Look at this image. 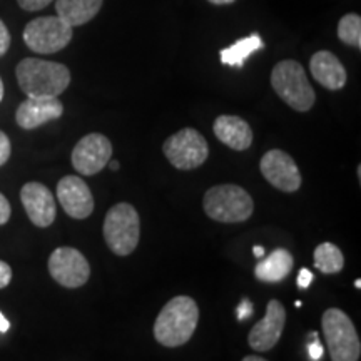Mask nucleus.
<instances>
[{
  "instance_id": "412c9836",
  "label": "nucleus",
  "mask_w": 361,
  "mask_h": 361,
  "mask_svg": "<svg viewBox=\"0 0 361 361\" xmlns=\"http://www.w3.org/2000/svg\"><path fill=\"white\" fill-rule=\"evenodd\" d=\"M313 258L316 269L322 271L324 274L340 273L343 266H345V258H343L341 250L336 245H333V243H322L314 250Z\"/></svg>"
},
{
  "instance_id": "9d476101",
  "label": "nucleus",
  "mask_w": 361,
  "mask_h": 361,
  "mask_svg": "<svg viewBox=\"0 0 361 361\" xmlns=\"http://www.w3.org/2000/svg\"><path fill=\"white\" fill-rule=\"evenodd\" d=\"M112 156V144L104 134L84 135L72 151V166L82 176H94L106 168Z\"/></svg>"
},
{
  "instance_id": "aec40b11",
  "label": "nucleus",
  "mask_w": 361,
  "mask_h": 361,
  "mask_svg": "<svg viewBox=\"0 0 361 361\" xmlns=\"http://www.w3.org/2000/svg\"><path fill=\"white\" fill-rule=\"evenodd\" d=\"M263 47H264L263 39H261L259 34L255 32L247 35V37L236 40V42L229 45V47L223 49V51L219 52L221 62L229 67H243L245 66L246 59L250 57L251 54H255L256 51H259V49Z\"/></svg>"
},
{
  "instance_id": "f704fd0d",
  "label": "nucleus",
  "mask_w": 361,
  "mask_h": 361,
  "mask_svg": "<svg viewBox=\"0 0 361 361\" xmlns=\"http://www.w3.org/2000/svg\"><path fill=\"white\" fill-rule=\"evenodd\" d=\"M107 166H109L112 171H117L119 169V161H109L107 162Z\"/></svg>"
},
{
  "instance_id": "423d86ee",
  "label": "nucleus",
  "mask_w": 361,
  "mask_h": 361,
  "mask_svg": "<svg viewBox=\"0 0 361 361\" xmlns=\"http://www.w3.org/2000/svg\"><path fill=\"white\" fill-rule=\"evenodd\" d=\"M141 236L139 214L133 204L119 202L112 206L104 221V239L117 256H129L137 247Z\"/></svg>"
},
{
  "instance_id": "c756f323",
  "label": "nucleus",
  "mask_w": 361,
  "mask_h": 361,
  "mask_svg": "<svg viewBox=\"0 0 361 361\" xmlns=\"http://www.w3.org/2000/svg\"><path fill=\"white\" fill-rule=\"evenodd\" d=\"M313 279H314V276H313V273H311L310 269H306V268L300 269V274H298V286L306 290V288L310 286Z\"/></svg>"
},
{
  "instance_id": "5701e85b",
  "label": "nucleus",
  "mask_w": 361,
  "mask_h": 361,
  "mask_svg": "<svg viewBox=\"0 0 361 361\" xmlns=\"http://www.w3.org/2000/svg\"><path fill=\"white\" fill-rule=\"evenodd\" d=\"M308 350H310V358L313 361L322 360L323 356V346L318 340V333H310V341H308Z\"/></svg>"
},
{
  "instance_id": "b1692460",
  "label": "nucleus",
  "mask_w": 361,
  "mask_h": 361,
  "mask_svg": "<svg viewBox=\"0 0 361 361\" xmlns=\"http://www.w3.org/2000/svg\"><path fill=\"white\" fill-rule=\"evenodd\" d=\"M52 0H17V4H19L20 8H24L27 12H37V11H42L51 4Z\"/></svg>"
},
{
  "instance_id": "ddd939ff",
  "label": "nucleus",
  "mask_w": 361,
  "mask_h": 361,
  "mask_svg": "<svg viewBox=\"0 0 361 361\" xmlns=\"http://www.w3.org/2000/svg\"><path fill=\"white\" fill-rule=\"evenodd\" d=\"M57 200L71 218L85 219L94 211V197L87 184L78 176H66L57 183Z\"/></svg>"
},
{
  "instance_id": "6e6552de",
  "label": "nucleus",
  "mask_w": 361,
  "mask_h": 361,
  "mask_svg": "<svg viewBox=\"0 0 361 361\" xmlns=\"http://www.w3.org/2000/svg\"><path fill=\"white\" fill-rule=\"evenodd\" d=\"M162 151L171 164L180 171L200 168L209 156V147H207L204 135L191 128L180 129L179 133L168 137Z\"/></svg>"
},
{
  "instance_id": "393cba45",
  "label": "nucleus",
  "mask_w": 361,
  "mask_h": 361,
  "mask_svg": "<svg viewBox=\"0 0 361 361\" xmlns=\"http://www.w3.org/2000/svg\"><path fill=\"white\" fill-rule=\"evenodd\" d=\"M11 152H12L11 141H8L7 134L0 130V166H4L8 161V157H11Z\"/></svg>"
},
{
  "instance_id": "2eb2a0df",
  "label": "nucleus",
  "mask_w": 361,
  "mask_h": 361,
  "mask_svg": "<svg viewBox=\"0 0 361 361\" xmlns=\"http://www.w3.org/2000/svg\"><path fill=\"white\" fill-rule=\"evenodd\" d=\"M64 114V106L59 97H27L17 107L16 121L22 129H35L56 121Z\"/></svg>"
},
{
  "instance_id": "7ed1b4c3",
  "label": "nucleus",
  "mask_w": 361,
  "mask_h": 361,
  "mask_svg": "<svg viewBox=\"0 0 361 361\" xmlns=\"http://www.w3.org/2000/svg\"><path fill=\"white\" fill-rule=\"evenodd\" d=\"M271 85L284 104L298 112H308L314 106L316 94L303 66L296 61H281L271 71Z\"/></svg>"
},
{
  "instance_id": "c85d7f7f",
  "label": "nucleus",
  "mask_w": 361,
  "mask_h": 361,
  "mask_svg": "<svg viewBox=\"0 0 361 361\" xmlns=\"http://www.w3.org/2000/svg\"><path fill=\"white\" fill-rule=\"evenodd\" d=\"M236 313H238V319H239V322H243V319L250 318V316L252 314V305H251V301H250V300H243L241 303H239V306H238Z\"/></svg>"
},
{
  "instance_id": "20e7f679",
  "label": "nucleus",
  "mask_w": 361,
  "mask_h": 361,
  "mask_svg": "<svg viewBox=\"0 0 361 361\" xmlns=\"http://www.w3.org/2000/svg\"><path fill=\"white\" fill-rule=\"evenodd\" d=\"M204 213L219 223H243L255 211L252 197L243 188L234 184H221L204 194Z\"/></svg>"
},
{
  "instance_id": "0eeeda50",
  "label": "nucleus",
  "mask_w": 361,
  "mask_h": 361,
  "mask_svg": "<svg viewBox=\"0 0 361 361\" xmlns=\"http://www.w3.org/2000/svg\"><path fill=\"white\" fill-rule=\"evenodd\" d=\"M72 40V27L61 17L47 16L30 20L24 29V42L37 54H56Z\"/></svg>"
},
{
  "instance_id": "9b49d317",
  "label": "nucleus",
  "mask_w": 361,
  "mask_h": 361,
  "mask_svg": "<svg viewBox=\"0 0 361 361\" xmlns=\"http://www.w3.org/2000/svg\"><path fill=\"white\" fill-rule=\"evenodd\" d=\"M259 169L271 186L279 191L295 192L301 188V174L295 159L281 149H271L266 152L261 157Z\"/></svg>"
},
{
  "instance_id": "7c9ffc66",
  "label": "nucleus",
  "mask_w": 361,
  "mask_h": 361,
  "mask_svg": "<svg viewBox=\"0 0 361 361\" xmlns=\"http://www.w3.org/2000/svg\"><path fill=\"white\" fill-rule=\"evenodd\" d=\"M8 328H11V323H8V319L0 313V333H7Z\"/></svg>"
},
{
  "instance_id": "f03ea898",
  "label": "nucleus",
  "mask_w": 361,
  "mask_h": 361,
  "mask_svg": "<svg viewBox=\"0 0 361 361\" xmlns=\"http://www.w3.org/2000/svg\"><path fill=\"white\" fill-rule=\"evenodd\" d=\"M16 75L27 97H59L71 84V71L64 64L35 57L20 61Z\"/></svg>"
},
{
  "instance_id": "72a5a7b5",
  "label": "nucleus",
  "mask_w": 361,
  "mask_h": 361,
  "mask_svg": "<svg viewBox=\"0 0 361 361\" xmlns=\"http://www.w3.org/2000/svg\"><path fill=\"white\" fill-rule=\"evenodd\" d=\"M243 361H268L264 358H261V356H256V355H251V356H246V358H243Z\"/></svg>"
},
{
  "instance_id": "f3484780",
  "label": "nucleus",
  "mask_w": 361,
  "mask_h": 361,
  "mask_svg": "<svg viewBox=\"0 0 361 361\" xmlns=\"http://www.w3.org/2000/svg\"><path fill=\"white\" fill-rule=\"evenodd\" d=\"M214 135L234 151H246L252 144V130L245 119L238 116H219L213 126Z\"/></svg>"
},
{
  "instance_id": "4468645a",
  "label": "nucleus",
  "mask_w": 361,
  "mask_h": 361,
  "mask_svg": "<svg viewBox=\"0 0 361 361\" xmlns=\"http://www.w3.org/2000/svg\"><path fill=\"white\" fill-rule=\"evenodd\" d=\"M20 201L29 219L39 228H49L56 219V200H54V194L44 184L27 183L20 189Z\"/></svg>"
},
{
  "instance_id": "4be33fe9",
  "label": "nucleus",
  "mask_w": 361,
  "mask_h": 361,
  "mask_svg": "<svg viewBox=\"0 0 361 361\" xmlns=\"http://www.w3.org/2000/svg\"><path fill=\"white\" fill-rule=\"evenodd\" d=\"M338 37L350 47L361 49V17L358 13H346L338 22Z\"/></svg>"
},
{
  "instance_id": "a878e982",
  "label": "nucleus",
  "mask_w": 361,
  "mask_h": 361,
  "mask_svg": "<svg viewBox=\"0 0 361 361\" xmlns=\"http://www.w3.org/2000/svg\"><path fill=\"white\" fill-rule=\"evenodd\" d=\"M8 47H11V32H8L7 25L0 20V57L7 54Z\"/></svg>"
},
{
  "instance_id": "2f4dec72",
  "label": "nucleus",
  "mask_w": 361,
  "mask_h": 361,
  "mask_svg": "<svg viewBox=\"0 0 361 361\" xmlns=\"http://www.w3.org/2000/svg\"><path fill=\"white\" fill-rule=\"evenodd\" d=\"M209 4H213V6H229V4H234L236 0H207Z\"/></svg>"
},
{
  "instance_id": "e433bc0d",
  "label": "nucleus",
  "mask_w": 361,
  "mask_h": 361,
  "mask_svg": "<svg viewBox=\"0 0 361 361\" xmlns=\"http://www.w3.org/2000/svg\"><path fill=\"white\" fill-rule=\"evenodd\" d=\"M355 286L358 288V290H360V288H361V281H360V279H356V281H355Z\"/></svg>"
},
{
  "instance_id": "f8f14e48",
  "label": "nucleus",
  "mask_w": 361,
  "mask_h": 361,
  "mask_svg": "<svg viewBox=\"0 0 361 361\" xmlns=\"http://www.w3.org/2000/svg\"><path fill=\"white\" fill-rule=\"evenodd\" d=\"M286 324V310L278 300H271L264 318L252 326L247 343L255 351H269L278 345Z\"/></svg>"
},
{
  "instance_id": "c9c22d12",
  "label": "nucleus",
  "mask_w": 361,
  "mask_h": 361,
  "mask_svg": "<svg viewBox=\"0 0 361 361\" xmlns=\"http://www.w3.org/2000/svg\"><path fill=\"white\" fill-rule=\"evenodd\" d=\"M2 99H4V82L2 79H0V102H2Z\"/></svg>"
},
{
  "instance_id": "cd10ccee",
  "label": "nucleus",
  "mask_w": 361,
  "mask_h": 361,
  "mask_svg": "<svg viewBox=\"0 0 361 361\" xmlns=\"http://www.w3.org/2000/svg\"><path fill=\"white\" fill-rule=\"evenodd\" d=\"M11 204H8L7 197L0 192V224H6L8 219H11Z\"/></svg>"
},
{
  "instance_id": "f257e3e1",
  "label": "nucleus",
  "mask_w": 361,
  "mask_h": 361,
  "mask_svg": "<svg viewBox=\"0 0 361 361\" xmlns=\"http://www.w3.org/2000/svg\"><path fill=\"white\" fill-rule=\"evenodd\" d=\"M200 308L189 296H176L161 310L154 323V338L168 348L186 345L196 331Z\"/></svg>"
},
{
  "instance_id": "473e14b6",
  "label": "nucleus",
  "mask_w": 361,
  "mask_h": 361,
  "mask_svg": "<svg viewBox=\"0 0 361 361\" xmlns=\"http://www.w3.org/2000/svg\"><path fill=\"white\" fill-rule=\"evenodd\" d=\"M252 252H255V256L256 258H264V247H261V246H255L252 247Z\"/></svg>"
},
{
  "instance_id": "dca6fc26",
  "label": "nucleus",
  "mask_w": 361,
  "mask_h": 361,
  "mask_svg": "<svg viewBox=\"0 0 361 361\" xmlns=\"http://www.w3.org/2000/svg\"><path fill=\"white\" fill-rule=\"evenodd\" d=\"M310 71L314 80L328 90H340L346 84V71L335 54L316 52L310 61Z\"/></svg>"
},
{
  "instance_id": "1a4fd4ad",
  "label": "nucleus",
  "mask_w": 361,
  "mask_h": 361,
  "mask_svg": "<svg viewBox=\"0 0 361 361\" xmlns=\"http://www.w3.org/2000/svg\"><path fill=\"white\" fill-rule=\"evenodd\" d=\"M49 273L61 286L80 288L87 283L90 266L85 256L75 247H57L49 258Z\"/></svg>"
},
{
  "instance_id": "6ab92c4d",
  "label": "nucleus",
  "mask_w": 361,
  "mask_h": 361,
  "mask_svg": "<svg viewBox=\"0 0 361 361\" xmlns=\"http://www.w3.org/2000/svg\"><path fill=\"white\" fill-rule=\"evenodd\" d=\"M104 0H56L57 17L74 27L87 24L101 11Z\"/></svg>"
},
{
  "instance_id": "39448f33",
  "label": "nucleus",
  "mask_w": 361,
  "mask_h": 361,
  "mask_svg": "<svg viewBox=\"0 0 361 361\" xmlns=\"http://www.w3.org/2000/svg\"><path fill=\"white\" fill-rule=\"evenodd\" d=\"M322 328L331 361H358L361 341L353 322L345 311L329 308L322 318Z\"/></svg>"
},
{
  "instance_id": "a211bd4d",
  "label": "nucleus",
  "mask_w": 361,
  "mask_h": 361,
  "mask_svg": "<svg viewBox=\"0 0 361 361\" xmlns=\"http://www.w3.org/2000/svg\"><path fill=\"white\" fill-rule=\"evenodd\" d=\"M293 264H295V259L291 252L284 247H278L268 258L258 261L255 274L263 283H279L291 273Z\"/></svg>"
},
{
  "instance_id": "bb28decb",
  "label": "nucleus",
  "mask_w": 361,
  "mask_h": 361,
  "mask_svg": "<svg viewBox=\"0 0 361 361\" xmlns=\"http://www.w3.org/2000/svg\"><path fill=\"white\" fill-rule=\"evenodd\" d=\"M12 281V268L6 261H0V290L8 286V283Z\"/></svg>"
}]
</instances>
